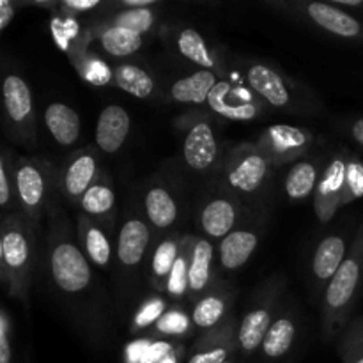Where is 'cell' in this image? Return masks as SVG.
<instances>
[{
  "label": "cell",
  "mask_w": 363,
  "mask_h": 363,
  "mask_svg": "<svg viewBox=\"0 0 363 363\" xmlns=\"http://www.w3.org/2000/svg\"><path fill=\"white\" fill-rule=\"evenodd\" d=\"M229 301L225 293L204 294L191 311V323L202 330L216 328L229 311Z\"/></svg>",
  "instance_id": "4316f807"
},
{
  "label": "cell",
  "mask_w": 363,
  "mask_h": 363,
  "mask_svg": "<svg viewBox=\"0 0 363 363\" xmlns=\"http://www.w3.org/2000/svg\"><path fill=\"white\" fill-rule=\"evenodd\" d=\"M13 181H11L9 169L6 165L4 155L0 152V211H9L13 202Z\"/></svg>",
  "instance_id": "f35d334b"
},
{
  "label": "cell",
  "mask_w": 363,
  "mask_h": 363,
  "mask_svg": "<svg viewBox=\"0 0 363 363\" xmlns=\"http://www.w3.org/2000/svg\"><path fill=\"white\" fill-rule=\"evenodd\" d=\"M340 353L344 363H363V347L358 346V342H353V339H346Z\"/></svg>",
  "instance_id": "b9f144b4"
},
{
  "label": "cell",
  "mask_w": 363,
  "mask_h": 363,
  "mask_svg": "<svg viewBox=\"0 0 363 363\" xmlns=\"http://www.w3.org/2000/svg\"><path fill=\"white\" fill-rule=\"evenodd\" d=\"M48 169L43 162L21 158L14 163L13 188L20 204V215L34 230L41 222L43 209L48 195Z\"/></svg>",
  "instance_id": "7a4b0ae2"
},
{
  "label": "cell",
  "mask_w": 363,
  "mask_h": 363,
  "mask_svg": "<svg viewBox=\"0 0 363 363\" xmlns=\"http://www.w3.org/2000/svg\"><path fill=\"white\" fill-rule=\"evenodd\" d=\"M311 144V135L294 126H272L261 135L257 149L264 152L269 162H287L296 158Z\"/></svg>",
  "instance_id": "52a82bcc"
},
{
  "label": "cell",
  "mask_w": 363,
  "mask_h": 363,
  "mask_svg": "<svg viewBox=\"0 0 363 363\" xmlns=\"http://www.w3.org/2000/svg\"><path fill=\"white\" fill-rule=\"evenodd\" d=\"M181 250V241L176 236H169L155 248L151 262V275L152 282L158 289H167V282L172 273L174 264L177 261V255Z\"/></svg>",
  "instance_id": "f1b7e54d"
},
{
  "label": "cell",
  "mask_w": 363,
  "mask_h": 363,
  "mask_svg": "<svg viewBox=\"0 0 363 363\" xmlns=\"http://www.w3.org/2000/svg\"><path fill=\"white\" fill-rule=\"evenodd\" d=\"M151 241L149 225L140 218H130L123 223L117 238V261L124 268H137L144 261Z\"/></svg>",
  "instance_id": "5bb4252c"
},
{
  "label": "cell",
  "mask_w": 363,
  "mask_h": 363,
  "mask_svg": "<svg viewBox=\"0 0 363 363\" xmlns=\"http://www.w3.org/2000/svg\"><path fill=\"white\" fill-rule=\"evenodd\" d=\"M98 158L91 149L78 151L67 160L62 172V191L69 201H80L98 179Z\"/></svg>",
  "instance_id": "9c48e42d"
},
{
  "label": "cell",
  "mask_w": 363,
  "mask_h": 363,
  "mask_svg": "<svg viewBox=\"0 0 363 363\" xmlns=\"http://www.w3.org/2000/svg\"><path fill=\"white\" fill-rule=\"evenodd\" d=\"M353 137H354V140L358 142V144L363 145V119L357 121V123H354V126H353Z\"/></svg>",
  "instance_id": "c3c4849f"
},
{
  "label": "cell",
  "mask_w": 363,
  "mask_h": 363,
  "mask_svg": "<svg viewBox=\"0 0 363 363\" xmlns=\"http://www.w3.org/2000/svg\"><path fill=\"white\" fill-rule=\"evenodd\" d=\"M4 243V264L11 296L27 300L34 266V230L21 215H7L0 225Z\"/></svg>",
  "instance_id": "6da1fadb"
},
{
  "label": "cell",
  "mask_w": 363,
  "mask_h": 363,
  "mask_svg": "<svg viewBox=\"0 0 363 363\" xmlns=\"http://www.w3.org/2000/svg\"><path fill=\"white\" fill-rule=\"evenodd\" d=\"M247 82L254 92H257L266 103L277 108H284L293 101L286 80L264 64H254L247 71Z\"/></svg>",
  "instance_id": "2e32d148"
},
{
  "label": "cell",
  "mask_w": 363,
  "mask_h": 363,
  "mask_svg": "<svg viewBox=\"0 0 363 363\" xmlns=\"http://www.w3.org/2000/svg\"><path fill=\"white\" fill-rule=\"evenodd\" d=\"M177 50L184 59L197 64L202 69L211 71L215 67V59L206 45L204 38L195 28H183L177 35Z\"/></svg>",
  "instance_id": "1f68e13d"
},
{
  "label": "cell",
  "mask_w": 363,
  "mask_h": 363,
  "mask_svg": "<svg viewBox=\"0 0 363 363\" xmlns=\"http://www.w3.org/2000/svg\"><path fill=\"white\" fill-rule=\"evenodd\" d=\"M195 238H186L184 243L181 241V250L177 255V261L174 264L172 273L167 282V293L172 298H183L188 293V268H190V255L191 247H194Z\"/></svg>",
  "instance_id": "836d02e7"
},
{
  "label": "cell",
  "mask_w": 363,
  "mask_h": 363,
  "mask_svg": "<svg viewBox=\"0 0 363 363\" xmlns=\"http://www.w3.org/2000/svg\"><path fill=\"white\" fill-rule=\"evenodd\" d=\"M112 25L144 35L155 25V13L151 9H124L113 18Z\"/></svg>",
  "instance_id": "e575fe53"
},
{
  "label": "cell",
  "mask_w": 363,
  "mask_h": 363,
  "mask_svg": "<svg viewBox=\"0 0 363 363\" xmlns=\"http://www.w3.org/2000/svg\"><path fill=\"white\" fill-rule=\"evenodd\" d=\"M113 80L117 87L138 99H145L155 91V80L144 67L133 64H123L113 71Z\"/></svg>",
  "instance_id": "83f0119b"
},
{
  "label": "cell",
  "mask_w": 363,
  "mask_h": 363,
  "mask_svg": "<svg viewBox=\"0 0 363 363\" xmlns=\"http://www.w3.org/2000/svg\"><path fill=\"white\" fill-rule=\"evenodd\" d=\"M215 248L208 238H197L194 241L190 255V268H188V294L191 298H202V293L208 289L211 280V266Z\"/></svg>",
  "instance_id": "ffe728a7"
},
{
  "label": "cell",
  "mask_w": 363,
  "mask_h": 363,
  "mask_svg": "<svg viewBox=\"0 0 363 363\" xmlns=\"http://www.w3.org/2000/svg\"><path fill=\"white\" fill-rule=\"evenodd\" d=\"M156 0H124V9H151Z\"/></svg>",
  "instance_id": "f6af8a7d"
},
{
  "label": "cell",
  "mask_w": 363,
  "mask_h": 363,
  "mask_svg": "<svg viewBox=\"0 0 363 363\" xmlns=\"http://www.w3.org/2000/svg\"><path fill=\"white\" fill-rule=\"evenodd\" d=\"M238 347V335H234L233 323L213 328L211 333L195 344L188 363H227Z\"/></svg>",
  "instance_id": "9a60e30c"
},
{
  "label": "cell",
  "mask_w": 363,
  "mask_h": 363,
  "mask_svg": "<svg viewBox=\"0 0 363 363\" xmlns=\"http://www.w3.org/2000/svg\"><path fill=\"white\" fill-rule=\"evenodd\" d=\"M216 84H218V78H216L213 71H195L190 77L174 82V85L170 87V96L177 103H195V105H201V103H208L209 94H211Z\"/></svg>",
  "instance_id": "603a6c76"
},
{
  "label": "cell",
  "mask_w": 363,
  "mask_h": 363,
  "mask_svg": "<svg viewBox=\"0 0 363 363\" xmlns=\"http://www.w3.org/2000/svg\"><path fill=\"white\" fill-rule=\"evenodd\" d=\"M130 113L121 105H108L101 110L96 123V144L106 155H116L130 135Z\"/></svg>",
  "instance_id": "30bf717a"
},
{
  "label": "cell",
  "mask_w": 363,
  "mask_h": 363,
  "mask_svg": "<svg viewBox=\"0 0 363 363\" xmlns=\"http://www.w3.org/2000/svg\"><path fill=\"white\" fill-rule=\"evenodd\" d=\"M183 351L184 350H181V347H176V350H174V353H170L169 357L163 358V360L158 363H179L181 357H183Z\"/></svg>",
  "instance_id": "7dc6e473"
},
{
  "label": "cell",
  "mask_w": 363,
  "mask_h": 363,
  "mask_svg": "<svg viewBox=\"0 0 363 363\" xmlns=\"http://www.w3.org/2000/svg\"><path fill=\"white\" fill-rule=\"evenodd\" d=\"M45 124L57 144L67 147L80 138V116L66 103H50L45 110Z\"/></svg>",
  "instance_id": "ac0fdd59"
},
{
  "label": "cell",
  "mask_w": 363,
  "mask_h": 363,
  "mask_svg": "<svg viewBox=\"0 0 363 363\" xmlns=\"http://www.w3.org/2000/svg\"><path fill=\"white\" fill-rule=\"evenodd\" d=\"M155 326L156 332L167 337H183L186 335L191 328L190 318H188L183 311H177V308L165 312Z\"/></svg>",
  "instance_id": "d590c367"
},
{
  "label": "cell",
  "mask_w": 363,
  "mask_h": 363,
  "mask_svg": "<svg viewBox=\"0 0 363 363\" xmlns=\"http://www.w3.org/2000/svg\"><path fill=\"white\" fill-rule=\"evenodd\" d=\"M183 156L188 167L197 172H206L215 165L218 158V142L211 124L199 121L188 130L184 137Z\"/></svg>",
  "instance_id": "ba28073f"
},
{
  "label": "cell",
  "mask_w": 363,
  "mask_h": 363,
  "mask_svg": "<svg viewBox=\"0 0 363 363\" xmlns=\"http://www.w3.org/2000/svg\"><path fill=\"white\" fill-rule=\"evenodd\" d=\"M269 169H272V162L257 147L241 152V155L234 156L227 169V186L245 195L255 194L264 186L269 176Z\"/></svg>",
  "instance_id": "5b68a950"
},
{
  "label": "cell",
  "mask_w": 363,
  "mask_h": 363,
  "mask_svg": "<svg viewBox=\"0 0 363 363\" xmlns=\"http://www.w3.org/2000/svg\"><path fill=\"white\" fill-rule=\"evenodd\" d=\"M360 273L362 266L357 257L344 259L342 266L337 269L333 279L328 282L325 294V312H326V326L333 325V319L344 314L347 305L351 303L357 291L358 284H360Z\"/></svg>",
  "instance_id": "8992f818"
},
{
  "label": "cell",
  "mask_w": 363,
  "mask_h": 363,
  "mask_svg": "<svg viewBox=\"0 0 363 363\" xmlns=\"http://www.w3.org/2000/svg\"><path fill=\"white\" fill-rule=\"evenodd\" d=\"M50 272L55 286L67 294L82 293L91 284V266L84 250L71 241H60L50 250Z\"/></svg>",
  "instance_id": "3957f363"
},
{
  "label": "cell",
  "mask_w": 363,
  "mask_h": 363,
  "mask_svg": "<svg viewBox=\"0 0 363 363\" xmlns=\"http://www.w3.org/2000/svg\"><path fill=\"white\" fill-rule=\"evenodd\" d=\"M16 7L18 6L14 2H6V0L0 2V34L13 21L14 14H16Z\"/></svg>",
  "instance_id": "ee69618b"
},
{
  "label": "cell",
  "mask_w": 363,
  "mask_h": 363,
  "mask_svg": "<svg viewBox=\"0 0 363 363\" xmlns=\"http://www.w3.org/2000/svg\"><path fill=\"white\" fill-rule=\"evenodd\" d=\"M259 238L254 230H233L220 241V262L225 269H240L255 252Z\"/></svg>",
  "instance_id": "7402d4cb"
},
{
  "label": "cell",
  "mask_w": 363,
  "mask_h": 363,
  "mask_svg": "<svg viewBox=\"0 0 363 363\" xmlns=\"http://www.w3.org/2000/svg\"><path fill=\"white\" fill-rule=\"evenodd\" d=\"M99 6V0H66L64 2V7L67 11H71L73 14L85 13V11L96 9Z\"/></svg>",
  "instance_id": "7bdbcfd3"
},
{
  "label": "cell",
  "mask_w": 363,
  "mask_h": 363,
  "mask_svg": "<svg viewBox=\"0 0 363 363\" xmlns=\"http://www.w3.org/2000/svg\"><path fill=\"white\" fill-rule=\"evenodd\" d=\"M318 186V167L314 162H298L286 177V194L291 201H303Z\"/></svg>",
  "instance_id": "f546056e"
},
{
  "label": "cell",
  "mask_w": 363,
  "mask_h": 363,
  "mask_svg": "<svg viewBox=\"0 0 363 363\" xmlns=\"http://www.w3.org/2000/svg\"><path fill=\"white\" fill-rule=\"evenodd\" d=\"M9 332V319L4 314V311H0V363L13 362V350H11Z\"/></svg>",
  "instance_id": "60d3db41"
},
{
  "label": "cell",
  "mask_w": 363,
  "mask_h": 363,
  "mask_svg": "<svg viewBox=\"0 0 363 363\" xmlns=\"http://www.w3.org/2000/svg\"><path fill=\"white\" fill-rule=\"evenodd\" d=\"M227 363H240V362H238V360H236V358H230V360H229V362H227Z\"/></svg>",
  "instance_id": "f907efd6"
},
{
  "label": "cell",
  "mask_w": 363,
  "mask_h": 363,
  "mask_svg": "<svg viewBox=\"0 0 363 363\" xmlns=\"http://www.w3.org/2000/svg\"><path fill=\"white\" fill-rule=\"evenodd\" d=\"M116 206V194L108 181L96 179V183L80 199L82 211L87 216H105Z\"/></svg>",
  "instance_id": "d6a6232c"
},
{
  "label": "cell",
  "mask_w": 363,
  "mask_h": 363,
  "mask_svg": "<svg viewBox=\"0 0 363 363\" xmlns=\"http://www.w3.org/2000/svg\"><path fill=\"white\" fill-rule=\"evenodd\" d=\"M174 350H176V347H174L170 342H165V340L152 342L145 347L144 353H142L140 362L138 363H158L162 362L163 358L169 357L170 353H174Z\"/></svg>",
  "instance_id": "ab89813d"
},
{
  "label": "cell",
  "mask_w": 363,
  "mask_h": 363,
  "mask_svg": "<svg viewBox=\"0 0 363 363\" xmlns=\"http://www.w3.org/2000/svg\"><path fill=\"white\" fill-rule=\"evenodd\" d=\"M103 50L112 57H130L137 53L144 46V35L137 32L126 30V28L113 27L110 25L108 28L101 32L99 35Z\"/></svg>",
  "instance_id": "4dcf8cb0"
},
{
  "label": "cell",
  "mask_w": 363,
  "mask_h": 363,
  "mask_svg": "<svg viewBox=\"0 0 363 363\" xmlns=\"http://www.w3.org/2000/svg\"><path fill=\"white\" fill-rule=\"evenodd\" d=\"M78 234L85 257L98 268H106L112 257V245L105 230L96 225L91 216L82 215L78 220Z\"/></svg>",
  "instance_id": "44dd1931"
},
{
  "label": "cell",
  "mask_w": 363,
  "mask_h": 363,
  "mask_svg": "<svg viewBox=\"0 0 363 363\" xmlns=\"http://www.w3.org/2000/svg\"><path fill=\"white\" fill-rule=\"evenodd\" d=\"M346 259V243L340 236H326L312 259V273L321 282H330Z\"/></svg>",
  "instance_id": "cb8c5ba5"
},
{
  "label": "cell",
  "mask_w": 363,
  "mask_h": 363,
  "mask_svg": "<svg viewBox=\"0 0 363 363\" xmlns=\"http://www.w3.org/2000/svg\"><path fill=\"white\" fill-rule=\"evenodd\" d=\"M296 323L289 315H280L273 321L272 328L268 330L262 342L261 351L264 360L277 362L286 357L296 340Z\"/></svg>",
  "instance_id": "d4e9b609"
},
{
  "label": "cell",
  "mask_w": 363,
  "mask_h": 363,
  "mask_svg": "<svg viewBox=\"0 0 363 363\" xmlns=\"http://www.w3.org/2000/svg\"><path fill=\"white\" fill-rule=\"evenodd\" d=\"M333 6H350V7H357L362 6V0H333Z\"/></svg>",
  "instance_id": "681fc988"
},
{
  "label": "cell",
  "mask_w": 363,
  "mask_h": 363,
  "mask_svg": "<svg viewBox=\"0 0 363 363\" xmlns=\"http://www.w3.org/2000/svg\"><path fill=\"white\" fill-rule=\"evenodd\" d=\"M0 284L7 287V273L6 264H4V243H2V233H0Z\"/></svg>",
  "instance_id": "bcb514c9"
},
{
  "label": "cell",
  "mask_w": 363,
  "mask_h": 363,
  "mask_svg": "<svg viewBox=\"0 0 363 363\" xmlns=\"http://www.w3.org/2000/svg\"><path fill=\"white\" fill-rule=\"evenodd\" d=\"M363 195V165L360 162H351L346 165V181H344L342 204L360 199Z\"/></svg>",
  "instance_id": "74e56055"
},
{
  "label": "cell",
  "mask_w": 363,
  "mask_h": 363,
  "mask_svg": "<svg viewBox=\"0 0 363 363\" xmlns=\"http://www.w3.org/2000/svg\"><path fill=\"white\" fill-rule=\"evenodd\" d=\"M213 112L230 121H252L259 116V105L245 92L234 91L229 82H218L208 98Z\"/></svg>",
  "instance_id": "8fae6325"
},
{
  "label": "cell",
  "mask_w": 363,
  "mask_h": 363,
  "mask_svg": "<svg viewBox=\"0 0 363 363\" xmlns=\"http://www.w3.org/2000/svg\"><path fill=\"white\" fill-rule=\"evenodd\" d=\"M307 14L315 25L340 38H354L360 34V23L346 11L333 4L312 2L307 6Z\"/></svg>",
  "instance_id": "d6986e66"
},
{
  "label": "cell",
  "mask_w": 363,
  "mask_h": 363,
  "mask_svg": "<svg viewBox=\"0 0 363 363\" xmlns=\"http://www.w3.org/2000/svg\"><path fill=\"white\" fill-rule=\"evenodd\" d=\"M344 181H346V163L344 160L335 158L325 170L314 190V208L321 222H328L335 209L342 204Z\"/></svg>",
  "instance_id": "7c38bea8"
},
{
  "label": "cell",
  "mask_w": 363,
  "mask_h": 363,
  "mask_svg": "<svg viewBox=\"0 0 363 363\" xmlns=\"http://www.w3.org/2000/svg\"><path fill=\"white\" fill-rule=\"evenodd\" d=\"M165 308H167V303L163 298L152 296L149 298V300H145L144 303L140 305V308L137 311V314H135V319H133L135 332H137V330L149 328L151 325H156L158 319L165 314Z\"/></svg>",
  "instance_id": "8d00e7d4"
},
{
  "label": "cell",
  "mask_w": 363,
  "mask_h": 363,
  "mask_svg": "<svg viewBox=\"0 0 363 363\" xmlns=\"http://www.w3.org/2000/svg\"><path fill=\"white\" fill-rule=\"evenodd\" d=\"M144 208L149 223L155 225L156 229L172 227L177 220V215H179L176 199L163 186L149 188L144 199Z\"/></svg>",
  "instance_id": "484cf974"
},
{
  "label": "cell",
  "mask_w": 363,
  "mask_h": 363,
  "mask_svg": "<svg viewBox=\"0 0 363 363\" xmlns=\"http://www.w3.org/2000/svg\"><path fill=\"white\" fill-rule=\"evenodd\" d=\"M273 325V305H259L252 308L240 323L238 328V347L243 354H252L262 346L268 330Z\"/></svg>",
  "instance_id": "e0dca14e"
},
{
  "label": "cell",
  "mask_w": 363,
  "mask_h": 363,
  "mask_svg": "<svg viewBox=\"0 0 363 363\" xmlns=\"http://www.w3.org/2000/svg\"><path fill=\"white\" fill-rule=\"evenodd\" d=\"M240 215V204L229 197L209 199L201 209L199 225L208 240H223L234 230Z\"/></svg>",
  "instance_id": "4fadbf2b"
},
{
  "label": "cell",
  "mask_w": 363,
  "mask_h": 363,
  "mask_svg": "<svg viewBox=\"0 0 363 363\" xmlns=\"http://www.w3.org/2000/svg\"><path fill=\"white\" fill-rule=\"evenodd\" d=\"M2 103L7 124L14 131V135L25 140H32L35 135L34 103H32L30 87L20 74H4Z\"/></svg>",
  "instance_id": "277c9868"
}]
</instances>
